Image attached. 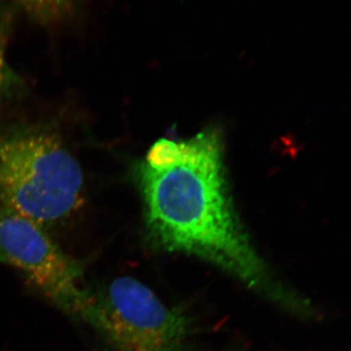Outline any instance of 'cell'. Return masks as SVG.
Returning <instances> with one entry per match:
<instances>
[{
    "mask_svg": "<svg viewBox=\"0 0 351 351\" xmlns=\"http://www.w3.org/2000/svg\"><path fill=\"white\" fill-rule=\"evenodd\" d=\"M6 41L5 27L0 21V105L11 86L16 82V76L7 63Z\"/></svg>",
    "mask_w": 351,
    "mask_h": 351,
    "instance_id": "7",
    "label": "cell"
},
{
    "mask_svg": "<svg viewBox=\"0 0 351 351\" xmlns=\"http://www.w3.org/2000/svg\"><path fill=\"white\" fill-rule=\"evenodd\" d=\"M189 141L160 138L152 145L143 161L149 169L161 172L186 162L189 156Z\"/></svg>",
    "mask_w": 351,
    "mask_h": 351,
    "instance_id": "6",
    "label": "cell"
},
{
    "mask_svg": "<svg viewBox=\"0 0 351 351\" xmlns=\"http://www.w3.org/2000/svg\"><path fill=\"white\" fill-rule=\"evenodd\" d=\"M0 263L24 274L58 308L84 321L91 291L83 270L38 223L0 206Z\"/></svg>",
    "mask_w": 351,
    "mask_h": 351,
    "instance_id": "4",
    "label": "cell"
},
{
    "mask_svg": "<svg viewBox=\"0 0 351 351\" xmlns=\"http://www.w3.org/2000/svg\"><path fill=\"white\" fill-rule=\"evenodd\" d=\"M22 8L40 24H62L78 16L89 0H7Z\"/></svg>",
    "mask_w": 351,
    "mask_h": 351,
    "instance_id": "5",
    "label": "cell"
},
{
    "mask_svg": "<svg viewBox=\"0 0 351 351\" xmlns=\"http://www.w3.org/2000/svg\"><path fill=\"white\" fill-rule=\"evenodd\" d=\"M84 321L117 351H188V314L164 304L134 277H119L91 292Z\"/></svg>",
    "mask_w": 351,
    "mask_h": 351,
    "instance_id": "3",
    "label": "cell"
},
{
    "mask_svg": "<svg viewBox=\"0 0 351 351\" xmlns=\"http://www.w3.org/2000/svg\"><path fill=\"white\" fill-rule=\"evenodd\" d=\"M189 145L186 162L172 169L157 172L143 161L136 165L149 243L206 261L283 311L313 318L317 311L311 302L277 278L242 226L228 191L218 130L200 132Z\"/></svg>",
    "mask_w": 351,
    "mask_h": 351,
    "instance_id": "1",
    "label": "cell"
},
{
    "mask_svg": "<svg viewBox=\"0 0 351 351\" xmlns=\"http://www.w3.org/2000/svg\"><path fill=\"white\" fill-rule=\"evenodd\" d=\"M84 202L82 166L56 131L0 128V206L47 230L69 221Z\"/></svg>",
    "mask_w": 351,
    "mask_h": 351,
    "instance_id": "2",
    "label": "cell"
}]
</instances>
